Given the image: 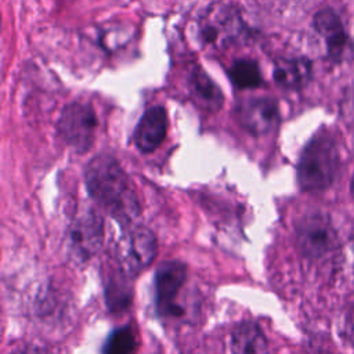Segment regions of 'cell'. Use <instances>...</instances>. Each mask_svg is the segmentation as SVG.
I'll list each match as a JSON object with an SVG mask.
<instances>
[{"label":"cell","mask_w":354,"mask_h":354,"mask_svg":"<svg viewBox=\"0 0 354 354\" xmlns=\"http://www.w3.org/2000/svg\"><path fill=\"white\" fill-rule=\"evenodd\" d=\"M8 354H44V351L36 346L32 344H24L21 347L14 348L12 351H10Z\"/></svg>","instance_id":"obj_20"},{"label":"cell","mask_w":354,"mask_h":354,"mask_svg":"<svg viewBox=\"0 0 354 354\" xmlns=\"http://www.w3.org/2000/svg\"><path fill=\"white\" fill-rule=\"evenodd\" d=\"M130 290L123 281H112L106 289V303L112 311L124 308L130 301Z\"/></svg>","instance_id":"obj_17"},{"label":"cell","mask_w":354,"mask_h":354,"mask_svg":"<svg viewBox=\"0 0 354 354\" xmlns=\"http://www.w3.org/2000/svg\"><path fill=\"white\" fill-rule=\"evenodd\" d=\"M187 279V266L180 260H169L159 264L155 272V304L162 317H180L183 308L176 297Z\"/></svg>","instance_id":"obj_6"},{"label":"cell","mask_w":354,"mask_h":354,"mask_svg":"<svg viewBox=\"0 0 354 354\" xmlns=\"http://www.w3.org/2000/svg\"><path fill=\"white\" fill-rule=\"evenodd\" d=\"M350 194H351V198L354 201V173H353V177H351V184H350Z\"/></svg>","instance_id":"obj_21"},{"label":"cell","mask_w":354,"mask_h":354,"mask_svg":"<svg viewBox=\"0 0 354 354\" xmlns=\"http://www.w3.org/2000/svg\"><path fill=\"white\" fill-rule=\"evenodd\" d=\"M340 111L346 123L354 126V83L346 90L342 100Z\"/></svg>","instance_id":"obj_18"},{"label":"cell","mask_w":354,"mask_h":354,"mask_svg":"<svg viewBox=\"0 0 354 354\" xmlns=\"http://www.w3.org/2000/svg\"><path fill=\"white\" fill-rule=\"evenodd\" d=\"M314 28L326 44L328 55L340 61L347 48L348 39L339 15L332 8H324L314 17Z\"/></svg>","instance_id":"obj_11"},{"label":"cell","mask_w":354,"mask_h":354,"mask_svg":"<svg viewBox=\"0 0 354 354\" xmlns=\"http://www.w3.org/2000/svg\"><path fill=\"white\" fill-rule=\"evenodd\" d=\"M340 152L328 133L315 134L303 148L297 162V183L301 191L321 192L329 188L340 171Z\"/></svg>","instance_id":"obj_2"},{"label":"cell","mask_w":354,"mask_h":354,"mask_svg":"<svg viewBox=\"0 0 354 354\" xmlns=\"http://www.w3.org/2000/svg\"><path fill=\"white\" fill-rule=\"evenodd\" d=\"M296 245L301 256L318 260L339 248V234L330 217L321 210L303 214L295 230Z\"/></svg>","instance_id":"obj_3"},{"label":"cell","mask_w":354,"mask_h":354,"mask_svg":"<svg viewBox=\"0 0 354 354\" xmlns=\"http://www.w3.org/2000/svg\"><path fill=\"white\" fill-rule=\"evenodd\" d=\"M236 116L243 129L254 136L270 133L275 129L279 120L277 102L267 97L242 101L236 108Z\"/></svg>","instance_id":"obj_9"},{"label":"cell","mask_w":354,"mask_h":354,"mask_svg":"<svg viewBox=\"0 0 354 354\" xmlns=\"http://www.w3.org/2000/svg\"><path fill=\"white\" fill-rule=\"evenodd\" d=\"M156 238L147 227L137 225L127 230L119 239L116 257L122 274L129 278L144 271L156 257Z\"/></svg>","instance_id":"obj_4"},{"label":"cell","mask_w":354,"mask_h":354,"mask_svg":"<svg viewBox=\"0 0 354 354\" xmlns=\"http://www.w3.org/2000/svg\"><path fill=\"white\" fill-rule=\"evenodd\" d=\"M230 76L238 88H254L261 84L259 65L252 59H238L232 64Z\"/></svg>","instance_id":"obj_16"},{"label":"cell","mask_w":354,"mask_h":354,"mask_svg":"<svg viewBox=\"0 0 354 354\" xmlns=\"http://www.w3.org/2000/svg\"><path fill=\"white\" fill-rule=\"evenodd\" d=\"M138 339L131 325L115 329L102 346V354H133L137 348Z\"/></svg>","instance_id":"obj_15"},{"label":"cell","mask_w":354,"mask_h":354,"mask_svg":"<svg viewBox=\"0 0 354 354\" xmlns=\"http://www.w3.org/2000/svg\"><path fill=\"white\" fill-rule=\"evenodd\" d=\"M104 223L93 210L79 216L71 225L68 245L71 252L79 260L91 257L102 245Z\"/></svg>","instance_id":"obj_8"},{"label":"cell","mask_w":354,"mask_h":354,"mask_svg":"<svg viewBox=\"0 0 354 354\" xmlns=\"http://www.w3.org/2000/svg\"><path fill=\"white\" fill-rule=\"evenodd\" d=\"M231 351L232 354H268V342L257 324L243 321L232 330Z\"/></svg>","instance_id":"obj_13"},{"label":"cell","mask_w":354,"mask_h":354,"mask_svg":"<svg viewBox=\"0 0 354 354\" xmlns=\"http://www.w3.org/2000/svg\"><path fill=\"white\" fill-rule=\"evenodd\" d=\"M343 329H344V335L348 336L350 340H354V306L348 310L347 315H344Z\"/></svg>","instance_id":"obj_19"},{"label":"cell","mask_w":354,"mask_h":354,"mask_svg":"<svg viewBox=\"0 0 354 354\" xmlns=\"http://www.w3.org/2000/svg\"><path fill=\"white\" fill-rule=\"evenodd\" d=\"M199 30L205 43L223 47L241 37L245 25L238 11L232 7L217 4L210 7L201 18Z\"/></svg>","instance_id":"obj_7"},{"label":"cell","mask_w":354,"mask_h":354,"mask_svg":"<svg viewBox=\"0 0 354 354\" xmlns=\"http://www.w3.org/2000/svg\"><path fill=\"white\" fill-rule=\"evenodd\" d=\"M59 137L75 151L83 153L94 142L97 131V118L91 106L73 102L66 105L57 122Z\"/></svg>","instance_id":"obj_5"},{"label":"cell","mask_w":354,"mask_h":354,"mask_svg":"<svg viewBox=\"0 0 354 354\" xmlns=\"http://www.w3.org/2000/svg\"><path fill=\"white\" fill-rule=\"evenodd\" d=\"M86 185L91 198L127 221L137 212V201L130 181L119 162L111 155H97L86 169Z\"/></svg>","instance_id":"obj_1"},{"label":"cell","mask_w":354,"mask_h":354,"mask_svg":"<svg viewBox=\"0 0 354 354\" xmlns=\"http://www.w3.org/2000/svg\"><path fill=\"white\" fill-rule=\"evenodd\" d=\"M167 113L163 106L156 105L145 111L134 130V144L141 152L155 151L166 138Z\"/></svg>","instance_id":"obj_10"},{"label":"cell","mask_w":354,"mask_h":354,"mask_svg":"<svg viewBox=\"0 0 354 354\" xmlns=\"http://www.w3.org/2000/svg\"><path fill=\"white\" fill-rule=\"evenodd\" d=\"M313 76V64L308 58H279L274 65V80L289 90L304 87Z\"/></svg>","instance_id":"obj_12"},{"label":"cell","mask_w":354,"mask_h":354,"mask_svg":"<svg viewBox=\"0 0 354 354\" xmlns=\"http://www.w3.org/2000/svg\"><path fill=\"white\" fill-rule=\"evenodd\" d=\"M189 87L201 105L210 111H217L223 105V94L214 82L202 71V68H194L189 75Z\"/></svg>","instance_id":"obj_14"}]
</instances>
